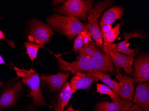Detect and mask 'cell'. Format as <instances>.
Masks as SVG:
<instances>
[{"label": "cell", "instance_id": "1", "mask_svg": "<svg viewBox=\"0 0 149 111\" xmlns=\"http://www.w3.org/2000/svg\"><path fill=\"white\" fill-rule=\"evenodd\" d=\"M47 21L54 30L63 34L70 40H72L84 30L86 25L74 17L56 14L49 17Z\"/></svg>", "mask_w": 149, "mask_h": 111}, {"label": "cell", "instance_id": "2", "mask_svg": "<svg viewBox=\"0 0 149 111\" xmlns=\"http://www.w3.org/2000/svg\"><path fill=\"white\" fill-rule=\"evenodd\" d=\"M17 76L22 78L23 83L29 86V93L27 97L33 98L34 103L37 106L43 105L45 100L40 88V79L39 74L32 68L29 70L24 68L20 69L11 63Z\"/></svg>", "mask_w": 149, "mask_h": 111}, {"label": "cell", "instance_id": "3", "mask_svg": "<svg viewBox=\"0 0 149 111\" xmlns=\"http://www.w3.org/2000/svg\"><path fill=\"white\" fill-rule=\"evenodd\" d=\"M113 2V1H100L88 13V22L85 26V29L89 32L92 38L96 41V44L101 47H102L103 41L98 25V20L104 11L110 6Z\"/></svg>", "mask_w": 149, "mask_h": 111}, {"label": "cell", "instance_id": "4", "mask_svg": "<svg viewBox=\"0 0 149 111\" xmlns=\"http://www.w3.org/2000/svg\"><path fill=\"white\" fill-rule=\"evenodd\" d=\"M93 1L89 0H68L57 9L56 12L77 20L86 21L88 13L93 7Z\"/></svg>", "mask_w": 149, "mask_h": 111}, {"label": "cell", "instance_id": "5", "mask_svg": "<svg viewBox=\"0 0 149 111\" xmlns=\"http://www.w3.org/2000/svg\"><path fill=\"white\" fill-rule=\"evenodd\" d=\"M31 30L28 34L29 41L40 45L44 48V45L50 41L54 34L51 27L41 21H34L31 23Z\"/></svg>", "mask_w": 149, "mask_h": 111}, {"label": "cell", "instance_id": "6", "mask_svg": "<svg viewBox=\"0 0 149 111\" xmlns=\"http://www.w3.org/2000/svg\"><path fill=\"white\" fill-rule=\"evenodd\" d=\"M55 56L58 58V66L62 71H69L72 74H74L78 72H88L93 71L92 60L88 57L79 55L75 61L70 63L56 55Z\"/></svg>", "mask_w": 149, "mask_h": 111}, {"label": "cell", "instance_id": "7", "mask_svg": "<svg viewBox=\"0 0 149 111\" xmlns=\"http://www.w3.org/2000/svg\"><path fill=\"white\" fill-rule=\"evenodd\" d=\"M93 71L103 73H112L114 70L113 61L109 53H103L97 48L93 53L92 58Z\"/></svg>", "mask_w": 149, "mask_h": 111}, {"label": "cell", "instance_id": "8", "mask_svg": "<svg viewBox=\"0 0 149 111\" xmlns=\"http://www.w3.org/2000/svg\"><path fill=\"white\" fill-rule=\"evenodd\" d=\"M134 84L147 82L149 81V56L141 55L134 61Z\"/></svg>", "mask_w": 149, "mask_h": 111}, {"label": "cell", "instance_id": "9", "mask_svg": "<svg viewBox=\"0 0 149 111\" xmlns=\"http://www.w3.org/2000/svg\"><path fill=\"white\" fill-rule=\"evenodd\" d=\"M22 87V82L20 81L15 85L4 89L0 96V111L15 105Z\"/></svg>", "mask_w": 149, "mask_h": 111}, {"label": "cell", "instance_id": "10", "mask_svg": "<svg viewBox=\"0 0 149 111\" xmlns=\"http://www.w3.org/2000/svg\"><path fill=\"white\" fill-rule=\"evenodd\" d=\"M133 102L136 105L134 111H149V84H141L137 86Z\"/></svg>", "mask_w": 149, "mask_h": 111}, {"label": "cell", "instance_id": "11", "mask_svg": "<svg viewBox=\"0 0 149 111\" xmlns=\"http://www.w3.org/2000/svg\"><path fill=\"white\" fill-rule=\"evenodd\" d=\"M99 80L88 72H78L71 79L70 84L73 94L78 89H87L89 88L94 82Z\"/></svg>", "mask_w": 149, "mask_h": 111}, {"label": "cell", "instance_id": "12", "mask_svg": "<svg viewBox=\"0 0 149 111\" xmlns=\"http://www.w3.org/2000/svg\"><path fill=\"white\" fill-rule=\"evenodd\" d=\"M109 54L113 61V64H114L117 72L120 70L121 68H123L127 74L131 76L134 75L132 68V65L134 61L133 57L123 55L113 50L109 51Z\"/></svg>", "mask_w": 149, "mask_h": 111}, {"label": "cell", "instance_id": "13", "mask_svg": "<svg viewBox=\"0 0 149 111\" xmlns=\"http://www.w3.org/2000/svg\"><path fill=\"white\" fill-rule=\"evenodd\" d=\"M116 77L119 82L120 90L119 92V97L123 100L131 101L133 99L134 91V79L131 77L123 75L118 72Z\"/></svg>", "mask_w": 149, "mask_h": 111}, {"label": "cell", "instance_id": "14", "mask_svg": "<svg viewBox=\"0 0 149 111\" xmlns=\"http://www.w3.org/2000/svg\"><path fill=\"white\" fill-rule=\"evenodd\" d=\"M70 73L59 72L54 75L41 74L40 77L43 83L48 85L53 91H58L64 85Z\"/></svg>", "mask_w": 149, "mask_h": 111}, {"label": "cell", "instance_id": "15", "mask_svg": "<svg viewBox=\"0 0 149 111\" xmlns=\"http://www.w3.org/2000/svg\"><path fill=\"white\" fill-rule=\"evenodd\" d=\"M123 36L124 37L125 40L117 44L116 48L113 50L126 54L127 56L132 57L135 56L138 51V48L131 49L130 48V43H127V41L132 38L143 39L144 37L143 35L138 32H130L129 33H124Z\"/></svg>", "mask_w": 149, "mask_h": 111}, {"label": "cell", "instance_id": "16", "mask_svg": "<svg viewBox=\"0 0 149 111\" xmlns=\"http://www.w3.org/2000/svg\"><path fill=\"white\" fill-rule=\"evenodd\" d=\"M133 105L129 100H122L119 102L106 101L100 102L95 107L96 111H127Z\"/></svg>", "mask_w": 149, "mask_h": 111}, {"label": "cell", "instance_id": "17", "mask_svg": "<svg viewBox=\"0 0 149 111\" xmlns=\"http://www.w3.org/2000/svg\"><path fill=\"white\" fill-rule=\"evenodd\" d=\"M72 94L69 82L67 81L58 94L57 101L54 107V111H64V108L68 104Z\"/></svg>", "mask_w": 149, "mask_h": 111}, {"label": "cell", "instance_id": "18", "mask_svg": "<svg viewBox=\"0 0 149 111\" xmlns=\"http://www.w3.org/2000/svg\"><path fill=\"white\" fill-rule=\"evenodd\" d=\"M122 23L116 24V26L110 32L106 33L101 32L104 40V50L105 53L108 54L109 51L113 50L116 48V44H112L120 34V28Z\"/></svg>", "mask_w": 149, "mask_h": 111}, {"label": "cell", "instance_id": "19", "mask_svg": "<svg viewBox=\"0 0 149 111\" xmlns=\"http://www.w3.org/2000/svg\"><path fill=\"white\" fill-rule=\"evenodd\" d=\"M124 9L120 6H113L104 12L99 23L100 26L112 25L116 20L122 17Z\"/></svg>", "mask_w": 149, "mask_h": 111}, {"label": "cell", "instance_id": "20", "mask_svg": "<svg viewBox=\"0 0 149 111\" xmlns=\"http://www.w3.org/2000/svg\"><path fill=\"white\" fill-rule=\"evenodd\" d=\"M88 73L94 76L99 81L100 80L105 85L112 89L117 95H118V94L120 90L119 83L114 79H111L110 75L100 72L91 71L88 72Z\"/></svg>", "mask_w": 149, "mask_h": 111}, {"label": "cell", "instance_id": "21", "mask_svg": "<svg viewBox=\"0 0 149 111\" xmlns=\"http://www.w3.org/2000/svg\"><path fill=\"white\" fill-rule=\"evenodd\" d=\"M95 84L97 87L96 91L100 94L101 95H106L109 96L110 98L113 100V101L119 102L122 101V100L120 98L118 95H117L113 91L112 89L106 85L96 83Z\"/></svg>", "mask_w": 149, "mask_h": 111}, {"label": "cell", "instance_id": "22", "mask_svg": "<svg viewBox=\"0 0 149 111\" xmlns=\"http://www.w3.org/2000/svg\"><path fill=\"white\" fill-rule=\"evenodd\" d=\"M24 45L26 48V53L28 54L31 61H33V60L37 58L38 52L39 48H41V47L40 45L30 41L25 42Z\"/></svg>", "mask_w": 149, "mask_h": 111}, {"label": "cell", "instance_id": "23", "mask_svg": "<svg viewBox=\"0 0 149 111\" xmlns=\"http://www.w3.org/2000/svg\"><path fill=\"white\" fill-rule=\"evenodd\" d=\"M97 46L93 42H91L87 45H84L79 50V55H83L92 58V55L95 50L97 49Z\"/></svg>", "mask_w": 149, "mask_h": 111}, {"label": "cell", "instance_id": "24", "mask_svg": "<svg viewBox=\"0 0 149 111\" xmlns=\"http://www.w3.org/2000/svg\"><path fill=\"white\" fill-rule=\"evenodd\" d=\"M84 46L83 42V35L82 32H80L76 37L74 40V45L73 50L77 53L78 50H79Z\"/></svg>", "mask_w": 149, "mask_h": 111}, {"label": "cell", "instance_id": "25", "mask_svg": "<svg viewBox=\"0 0 149 111\" xmlns=\"http://www.w3.org/2000/svg\"><path fill=\"white\" fill-rule=\"evenodd\" d=\"M81 32L82 33L84 46L88 45L90 42H93L91 34L87 29H85L84 30Z\"/></svg>", "mask_w": 149, "mask_h": 111}, {"label": "cell", "instance_id": "26", "mask_svg": "<svg viewBox=\"0 0 149 111\" xmlns=\"http://www.w3.org/2000/svg\"><path fill=\"white\" fill-rule=\"evenodd\" d=\"M112 25H105L100 26V31L104 33L109 32L113 29Z\"/></svg>", "mask_w": 149, "mask_h": 111}, {"label": "cell", "instance_id": "27", "mask_svg": "<svg viewBox=\"0 0 149 111\" xmlns=\"http://www.w3.org/2000/svg\"><path fill=\"white\" fill-rule=\"evenodd\" d=\"M1 39H4L6 40L9 43V46L11 47L12 48H15V42H13L11 40H9L8 39H6V36H5V34L3 33V32L0 30V40Z\"/></svg>", "mask_w": 149, "mask_h": 111}, {"label": "cell", "instance_id": "28", "mask_svg": "<svg viewBox=\"0 0 149 111\" xmlns=\"http://www.w3.org/2000/svg\"><path fill=\"white\" fill-rule=\"evenodd\" d=\"M80 111V109H74L72 108V105H70L69 107H68V108L66 109V111Z\"/></svg>", "mask_w": 149, "mask_h": 111}, {"label": "cell", "instance_id": "29", "mask_svg": "<svg viewBox=\"0 0 149 111\" xmlns=\"http://www.w3.org/2000/svg\"><path fill=\"white\" fill-rule=\"evenodd\" d=\"M64 1H53L52 2V5L53 6H56V5H58V4H60L62 2Z\"/></svg>", "mask_w": 149, "mask_h": 111}, {"label": "cell", "instance_id": "30", "mask_svg": "<svg viewBox=\"0 0 149 111\" xmlns=\"http://www.w3.org/2000/svg\"><path fill=\"white\" fill-rule=\"evenodd\" d=\"M0 64L1 65H6L5 63V61H4V59H3V57L1 56V55H0Z\"/></svg>", "mask_w": 149, "mask_h": 111}, {"label": "cell", "instance_id": "31", "mask_svg": "<svg viewBox=\"0 0 149 111\" xmlns=\"http://www.w3.org/2000/svg\"><path fill=\"white\" fill-rule=\"evenodd\" d=\"M135 108H136V105H133L132 106V107L130 108V109L129 110H128L127 111H134Z\"/></svg>", "mask_w": 149, "mask_h": 111}, {"label": "cell", "instance_id": "32", "mask_svg": "<svg viewBox=\"0 0 149 111\" xmlns=\"http://www.w3.org/2000/svg\"><path fill=\"white\" fill-rule=\"evenodd\" d=\"M6 83L2 82L0 81V88L3 85H4Z\"/></svg>", "mask_w": 149, "mask_h": 111}, {"label": "cell", "instance_id": "33", "mask_svg": "<svg viewBox=\"0 0 149 111\" xmlns=\"http://www.w3.org/2000/svg\"><path fill=\"white\" fill-rule=\"evenodd\" d=\"M31 111H37V110H36V109L32 107L31 108Z\"/></svg>", "mask_w": 149, "mask_h": 111}]
</instances>
